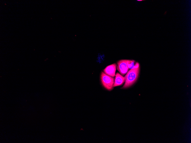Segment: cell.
I'll return each mask as SVG.
<instances>
[{"label": "cell", "instance_id": "cell-5", "mask_svg": "<svg viewBox=\"0 0 191 143\" xmlns=\"http://www.w3.org/2000/svg\"><path fill=\"white\" fill-rule=\"evenodd\" d=\"M115 76L114 87L121 85L125 81V77L122 76L118 72L116 73Z\"/></svg>", "mask_w": 191, "mask_h": 143}, {"label": "cell", "instance_id": "cell-4", "mask_svg": "<svg viewBox=\"0 0 191 143\" xmlns=\"http://www.w3.org/2000/svg\"><path fill=\"white\" fill-rule=\"evenodd\" d=\"M117 65L114 63L107 66L104 70V72L112 77L115 76V72Z\"/></svg>", "mask_w": 191, "mask_h": 143}, {"label": "cell", "instance_id": "cell-1", "mask_svg": "<svg viewBox=\"0 0 191 143\" xmlns=\"http://www.w3.org/2000/svg\"><path fill=\"white\" fill-rule=\"evenodd\" d=\"M139 71V64L136 63L134 67L128 71L125 75V82L122 88H126L132 85L137 80Z\"/></svg>", "mask_w": 191, "mask_h": 143}, {"label": "cell", "instance_id": "cell-2", "mask_svg": "<svg viewBox=\"0 0 191 143\" xmlns=\"http://www.w3.org/2000/svg\"><path fill=\"white\" fill-rule=\"evenodd\" d=\"M101 79L102 85L105 88L109 90L113 89L114 82V78L102 72L101 74Z\"/></svg>", "mask_w": 191, "mask_h": 143}, {"label": "cell", "instance_id": "cell-7", "mask_svg": "<svg viewBox=\"0 0 191 143\" xmlns=\"http://www.w3.org/2000/svg\"><path fill=\"white\" fill-rule=\"evenodd\" d=\"M138 1H142V0H138Z\"/></svg>", "mask_w": 191, "mask_h": 143}, {"label": "cell", "instance_id": "cell-3", "mask_svg": "<svg viewBox=\"0 0 191 143\" xmlns=\"http://www.w3.org/2000/svg\"><path fill=\"white\" fill-rule=\"evenodd\" d=\"M130 60H121L117 62L116 68L122 75L125 74L129 69L128 67V65L129 63Z\"/></svg>", "mask_w": 191, "mask_h": 143}, {"label": "cell", "instance_id": "cell-6", "mask_svg": "<svg viewBox=\"0 0 191 143\" xmlns=\"http://www.w3.org/2000/svg\"><path fill=\"white\" fill-rule=\"evenodd\" d=\"M135 62V61L134 60H130L129 63L128 65V67L129 68L132 69L134 66V63Z\"/></svg>", "mask_w": 191, "mask_h": 143}]
</instances>
